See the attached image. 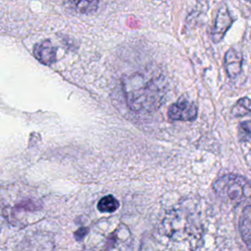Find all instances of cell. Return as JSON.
I'll list each match as a JSON object with an SVG mask.
<instances>
[{"mask_svg":"<svg viewBox=\"0 0 251 251\" xmlns=\"http://www.w3.org/2000/svg\"><path fill=\"white\" fill-rule=\"evenodd\" d=\"M202 240V226L184 207L173 209L142 238L139 251H195Z\"/></svg>","mask_w":251,"mask_h":251,"instance_id":"1","label":"cell"},{"mask_svg":"<svg viewBox=\"0 0 251 251\" xmlns=\"http://www.w3.org/2000/svg\"><path fill=\"white\" fill-rule=\"evenodd\" d=\"M122 85L127 106L135 112L156 110L166 93L163 76L151 72L131 74L124 77Z\"/></svg>","mask_w":251,"mask_h":251,"instance_id":"2","label":"cell"},{"mask_svg":"<svg viewBox=\"0 0 251 251\" xmlns=\"http://www.w3.org/2000/svg\"><path fill=\"white\" fill-rule=\"evenodd\" d=\"M132 236L129 229L117 219L97 222L88 236L84 251H131Z\"/></svg>","mask_w":251,"mask_h":251,"instance_id":"3","label":"cell"},{"mask_svg":"<svg viewBox=\"0 0 251 251\" xmlns=\"http://www.w3.org/2000/svg\"><path fill=\"white\" fill-rule=\"evenodd\" d=\"M217 194L233 205L251 206V182L241 176L226 175L214 184Z\"/></svg>","mask_w":251,"mask_h":251,"instance_id":"4","label":"cell"},{"mask_svg":"<svg viewBox=\"0 0 251 251\" xmlns=\"http://www.w3.org/2000/svg\"><path fill=\"white\" fill-rule=\"evenodd\" d=\"M168 117L171 121H194L197 117V107L188 100H178L169 108Z\"/></svg>","mask_w":251,"mask_h":251,"instance_id":"5","label":"cell"},{"mask_svg":"<svg viewBox=\"0 0 251 251\" xmlns=\"http://www.w3.org/2000/svg\"><path fill=\"white\" fill-rule=\"evenodd\" d=\"M233 20L226 6H223L216 17V22L212 30V39L215 43L221 41L227 29L230 27Z\"/></svg>","mask_w":251,"mask_h":251,"instance_id":"6","label":"cell"},{"mask_svg":"<svg viewBox=\"0 0 251 251\" xmlns=\"http://www.w3.org/2000/svg\"><path fill=\"white\" fill-rule=\"evenodd\" d=\"M242 55L235 49H229L225 56V68L229 77L237 76L241 72Z\"/></svg>","mask_w":251,"mask_h":251,"instance_id":"7","label":"cell"},{"mask_svg":"<svg viewBox=\"0 0 251 251\" xmlns=\"http://www.w3.org/2000/svg\"><path fill=\"white\" fill-rule=\"evenodd\" d=\"M35 58L44 65H51L56 59V52L49 40L37 43L33 48Z\"/></svg>","mask_w":251,"mask_h":251,"instance_id":"8","label":"cell"},{"mask_svg":"<svg viewBox=\"0 0 251 251\" xmlns=\"http://www.w3.org/2000/svg\"><path fill=\"white\" fill-rule=\"evenodd\" d=\"M239 230L243 241L251 251V206L245 207L242 211L239 221Z\"/></svg>","mask_w":251,"mask_h":251,"instance_id":"9","label":"cell"},{"mask_svg":"<svg viewBox=\"0 0 251 251\" xmlns=\"http://www.w3.org/2000/svg\"><path fill=\"white\" fill-rule=\"evenodd\" d=\"M64 2L81 14L93 13L98 8V0H64Z\"/></svg>","mask_w":251,"mask_h":251,"instance_id":"10","label":"cell"},{"mask_svg":"<svg viewBox=\"0 0 251 251\" xmlns=\"http://www.w3.org/2000/svg\"><path fill=\"white\" fill-rule=\"evenodd\" d=\"M251 115V100L243 97L238 100L231 109V116L234 118Z\"/></svg>","mask_w":251,"mask_h":251,"instance_id":"11","label":"cell"},{"mask_svg":"<svg viewBox=\"0 0 251 251\" xmlns=\"http://www.w3.org/2000/svg\"><path fill=\"white\" fill-rule=\"evenodd\" d=\"M119 207L118 200L113 195H106L101 198L97 204V208L103 213L115 212Z\"/></svg>","mask_w":251,"mask_h":251,"instance_id":"12","label":"cell"},{"mask_svg":"<svg viewBox=\"0 0 251 251\" xmlns=\"http://www.w3.org/2000/svg\"><path fill=\"white\" fill-rule=\"evenodd\" d=\"M238 136L240 141H248L251 139V121H245L239 125Z\"/></svg>","mask_w":251,"mask_h":251,"instance_id":"13","label":"cell"},{"mask_svg":"<svg viewBox=\"0 0 251 251\" xmlns=\"http://www.w3.org/2000/svg\"><path fill=\"white\" fill-rule=\"evenodd\" d=\"M247 1H249V2H251V0H247Z\"/></svg>","mask_w":251,"mask_h":251,"instance_id":"14","label":"cell"}]
</instances>
